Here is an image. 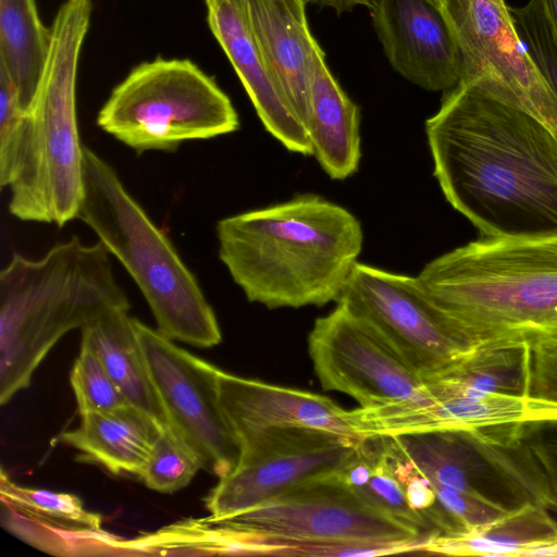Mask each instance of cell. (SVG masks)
I'll use <instances>...</instances> for the list:
<instances>
[{"label": "cell", "instance_id": "cell-33", "mask_svg": "<svg viewBox=\"0 0 557 557\" xmlns=\"http://www.w3.org/2000/svg\"><path fill=\"white\" fill-rule=\"evenodd\" d=\"M307 3L318 5L320 8H330L338 14L350 11L355 7L364 5L370 9L375 0H304Z\"/></svg>", "mask_w": 557, "mask_h": 557}, {"label": "cell", "instance_id": "cell-21", "mask_svg": "<svg viewBox=\"0 0 557 557\" xmlns=\"http://www.w3.org/2000/svg\"><path fill=\"white\" fill-rule=\"evenodd\" d=\"M306 129L313 156L333 180L351 176L361 158L360 108L332 75L325 53L313 55Z\"/></svg>", "mask_w": 557, "mask_h": 557}, {"label": "cell", "instance_id": "cell-11", "mask_svg": "<svg viewBox=\"0 0 557 557\" xmlns=\"http://www.w3.org/2000/svg\"><path fill=\"white\" fill-rule=\"evenodd\" d=\"M361 438L307 426H274L244 434L238 437L237 468L220 479L207 496L206 507L213 518L227 517L333 473Z\"/></svg>", "mask_w": 557, "mask_h": 557}, {"label": "cell", "instance_id": "cell-27", "mask_svg": "<svg viewBox=\"0 0 557 557\" xmlns=\"http://www.w3.org/2000/svg\"><path fill=\"white\" fill-rule=\"evenodd\" d=\"M387 437L434 487L482 492L475 485V478L484 461L467 432L425 431Z\"/></svg>", "mask_w": 557, "mask_h": 557}, {"label": "cell", "instance_id": "cell-6", "mask_svg": "<svg viewBox=\"0 0 557 557\" xmlns=\"http://www.w3.org/2000/svg\"><path fill=\"white\" fill-rule=\"evenodd\" d=\"M77 219L133 278L157 330L172 341L210 348L221 329L196 276L165 233L128 193L116 171L84 146V191Z\"/></svg>", "mask_w": 557, "mask_h": 557}, {"label": "cell", "instance_id": "cell-19", "mask_svg": "<svg viewBox=\"0 0 557 557\" xmlns=\"http://www.w3.org/2000/svg\"><path fill=\"white\" fill-rule=\"evenodd\" d=\"M244 3L265 64L305 125L313 55L320 45L311 34L309 23L299 20L283 3L274 0H244Z\"/></svg>", "mask_w": 557, "mask_h": 557}, {"label": "cell", "instance_id": "cell-24", "mask_svg": "<svg viewBox=\"0 0 557 557\" xmlns=\"http://www.w3.org/2000/svg\"><path fill=\"white\" fill-rule=\"evenodd\" d=\"M530 343L504 342L471 348L424 380L432 400L476 398L490 393L529 396Z\"/></svg>", "mask_w": 557, "mask_h": 557}, {"label": "cell", "instance_id": "cell-28", "mask_svg": "<svg viewBox=\"0 0 557 557\" xmlns=\"http://www.w3.org/2000/svg\"><path fill=\"white\" fill-rule=\"evenodd\" d=\"M199 469L197 456L170 426H164L139 476L153 491L173 493L188 485Z\"/></svg>", "mask_w": 557, "mask_h": 557}, {"label": "cell", "instance_id": "cell-14", "mask_svg": "<svg viewBox=\"0 0 557 557\" xmlns=\"http://www.w3.org/2000/svg\"><path fill=\"white\" fill-rule=\"evenodd\" d=\"M372 23L392 67L430 91H447L463 78L457 41L431 0H375Z\"/></svg>", "mask_w": 557, "mask_h": 557}, {"label": "cell", "instance_id": "cell-16", "mask_svg": "<svg viewBox=\"0 0 557 557\" xmlns=\"http://www.w3.org/2000/svg\"><path fill=\"white\" fill-rule=\"evenodd\" d=\"M537 423H557V403L503 393L423 405L404 403L370 408L362 414L363 431L372 436L425 431L485 433Z\"/></svg>", "mask_w": 557, "mask_h": 557}, {"label": "cell", "instance_id": "cell-18", "mask_svg": "<svg viewBox=\"0 0 557 557\" xmlns=\"http://www.w3.org/2000/svg\"><path fill=\"white\" fill-rule=\"evenodd\" d=\"M218 383L223 410L237 437L274 426H307L361 438L351 426L347 410L324 395L222 370Z\"/></svg>", "mask_w": 557, "mask_h": 557}, {"label": "cell", "instance_id": "cell-12", "mask_svg": "<svg viewBox=\"0 0 557 557\" xmlns=\"http://www.w3.org/2000/svg\"><path fill=\"white\" fill-rule=\"evenodd\" d=\"M463 78L515 101L557 136V98L519 37L505 0H441Z\"/></svg>", "mask_w": 557, "mask_h": 557}, {"label": "cell", "instance_id": "cell-20", "mask_svg": "<svg viewBox=\"0 0 557 557\" xmlns=\"http://www.w3.org/2000/svg\"><path fill=\"white\" fill-rule=\"evenodd\" d=\"M532 502L468 529L433 533L423 553L449 556H557V521Z\"/></svg>", "mask_w": 557, "mask_h": 557}, {"label": "cell", "instance_id": "cell-3", "mask_svg": "<svg viewBox=\"0 0 557 557\" xmlns=\"http://www.w3.org/2000/svg\"><path fill=\"white\" fill-rule=\"evenodd\" d=\"M466 347L557 336V234L480 237L417 276Z\"/></svg>", "mask_w": 557, "mask_h": 557}, {"label": "cell", "instance_id": "cell-35", "mask_svg": "<svg viewBox=\"0 0 557 557\" xmlns=\"http://www.w3.org/2000/svg\"><path fill=\"white\" fill-rule=\"evenodd\" d=\"M540 2L557 34V0H540Z\"/></svg>", "mask_w": 557, "mask_h": 557}, {"label": "cell", "instance_id": "cell-1", "mask_svg": "<svg viewBox=\"0 0 557 557\" xmlns=\"http://www.w3.org/2000/svg\"><path fill=\"white\" fill-rule=\"evenodd\" d=\"M425 134L446 200L481 237L557 234V136L525 108L461 81Z\"/></svg>", "mask_w": 557, "mask_h": 557}, {"label": "cell", "instance_id": "cell-8", "mask_svg": "<svg viewBox=\"0 0 557 557\" xmlns=\"http://www.w3.org/2000/svg\"><path fill=\"white\" fill-rule=\"evenodd\" d=\"M209 517L245 534L252 555L288 556L300 546L336 543L397 544L423 553L430 536L369 505L335 472L244 511Z\"/></svg>", "mask_w": 557, "mask_h": 557}, {"label": "cell", "instance_id": "cell-26", "mask_svg": "<svg viewBox=\"0 0 557 557\" xmlns=\"http://www.w3.org/2000/svg\"><path fill=\"white\" fill-rule=\"evenodd\" d=\"M51 44L36 0H0V66L9 74L24 113L36 94Z\"/></svg>", "mask_w": 557, "mask_h": 557}, {"label": "cell", "instance_id": "cell-9", "mask_svg": "<svg viewBox=\"0 0 557 557\" xmlns=\"http://www.w3.org/2000/svg\"><path fill=\"white\" fill-rule=\"evenodd\" d=\"M148 370L169 426L219 479L240 460V444L221 404L214 366L134 318Z\"/></svg>", "mask_w": 557, "mask_h": 557}, {"label": "cell", "instance_id": "cell-7", "mask_svg": "<svg viewBox=\"0 0 557 557\" xmlns=\"http://www.w3.org/2000/svg\"><path fill=\"white\" fill-rule=\"evenodd\" d=\"M97 125L137 153L234 133L239 117L215 79L189 59L136 65L111 91Z\"/></svg>", "mask_w": 557, "mask_h": 557}, {"label": "cell", "instance_id": "cell-2", "mask_svg": "<svg viewBox=\"0 0 557 557\" xmlns=\"http://www.w3.org/2000/svg\"><path fill=\"white\" fill-rule=\"evenodd\" d=\"M216 237L235 284L269 309L337 302L363 243L360 221L315 194L223 218Z\"/></svg>", "mask_w": 557, "mask_h": 557}, {"label": "cell", "instance_id": "cell-23", "mask_svg": "<svg viewBox=\"0 0 557 557\" xmlns=\"http://www.w3.org/2000/svg\"><path fill=\"white\" fill-rule=\"evenodd\" d=\"M524 426H510L488 441L467 433L487 468L513 495L557 512V436L529 438Z\"/></svg>", "mask_w": 557, "mask_h": 557}, {"label": "cell", "instance_id": "cell-17", "mask_svg": "<svg viewBox=\"0 0 557 557\" xmlns=\"http://www.w3.org/2000/svg\"><path fill=\"white\" fill-rule=\"evenodd\" d=\"M207 23L265 129L292 152L313 154L307 129L272 77L250 29L244 0H202Z\"/></svg>", "mask_w": 557, "mask_h": 557}, {"label": "cell", "instance_id": "cell-32", "mask_svg": "<svg viewBox=\"0 0 557 557\" xmlns=\"http://www.w3.org/2000/svg\"><path fill=\"white\" fill-rule=\"evenodd\" d=\"M529 396L557 403V336L530 342Z\"/></svg>", "mask_w": 557, "mask_h": 557}, {"label": "cell", "instance_id": "cell-31", "mask_svg": "<svg viewBox=\"0 0 557 557\" xmlns=\"http://www.w3.org/2000/svg\"><path fill=\"white\" fill-rule=\"evenodd\" d=\"M25 137V113L15 87L0 66V185L10 186L15 178Z\"/></svg>", "mask_w": 557, "mask_h": 557}, {"label": "cell", "instance_id": "cell-15", "mask_svg": "<svg viewBox=\"0 0 557 557\" xmlns=\"http://www.w3.org/2000/svg\"><path fill=\"white\" fill-rule=\"evenodd\" d=\"M0 495L3 527L38 549L60 556L123 553V541L73 494L20 486L2 471Z\"/></svg>", "mask_w": 557, "mask_h": 557}, {"label": "cell", "instance_id": "cell-29", "mask_svg": "<svg viewBox=\"0 0 557 557\" xmlns=\"http://www.w3.org/2000/svg\"><path fill=\"white\" fill-rule=\"evenodd\" d=\"M70 380L81 416L129 404L98 356L85 344L81 343V351L72 368Z\"/></svg>", "mask_w": 557, "mask_h": 557}, {"label": "cell", "instance_id": "cell-36", "mask_svg": "<svg viewBox=\"0 0 557 557\" xmlns=\"http://www.w3.org/2000/svg\"><path fill=\"white\" fill-rule=\"evenodd\" d=\"M431 1H433L435 4L438 5L441 0H431Z\"/></svg>", "mask_w": 557, "mask_h": 557}, {"label": "cell", "instance_id": "cell-4", "mask_svg": "<svg viewBox=\"0 0 557 557\" xmlns=\"http://www.w3.org/2000/svg\"><path fill=\"white\" fill-rule=\"evenodd\" d=\"M109 251L78 237L44 257L14 253L0 272V404L26 388L55 343L113 309L131 308Z\"/></svg>", "mask_w": 557, "mask_h": 557}, {"label": "cell", "instance_id": "cell-30", "mask_svg": "<svg viewBox=\"0 0 557 557\" xmlns=\"http://www.w3.org/2000/svg\"><path fill=\"white\" fill-rule=\"evenodd\" d=\"M509 11L519 37L557 98V34L540 0Z\"/></svg>", "mask_w": 557, "mask_h": 557}, {"label": "cell", "instance_id": "cell-25", "mask_svg": "<svg viewBox=\"0 0 557 557\" xmlns=\"http://www.w3.org/2000/svg\"><path fill=\"white\" fill-rule=\"evenodd\" d=\"M128 310L113 309L87 324L82 344L98 356L127 403L169 426Z\"/></svg>", "mask_w": 557, "mask_h": 557}, {"label": "cell", "instance_id": "cell-13", "mask_svg": "<svg viewBox=\"0 0 557 557\" xmlns=\"http://www.w3.org/2000/svg\"><path fill=\"white\" fill-rule=\"evenodd\" d=\"M339 300L371 323L423 381L470 350L453 335L417 276L357 262Z\"/></svg>", "mask_w": 557, "mask_h": 557}, {"label": "cell", "instance_id": "cell-10", "mask_svg": "<svg viewBox=\"0 0 557 557\" xmlns=\"http://www.w3.org/2000/svg\"><path fill=\"white\" fill-rule=\"evenodd\" d=\"M308 350L322 388L347 394L362 408L432 400L423 380L343 300L314 321Z\"/></svg>", "mask_w": 557, "mask_h": 557}, {"label": "cell", "instance_id": "cell-22", "mask_svg": "<svg viewBox=\"0 0 557 557\" xmlns=\"http://www.w3.org/2000/svg\"><path fill=\"white\" fill-rule=\"evenodd\" d=\"M78 428L60 440L112 473L143 472L162 426L146 411L126 404L81 416Z\"/></svg>", "mask_w": 557, "mask_h": 557}, {"label": "cell", "instance_id": "cell-34", "mask_svg": "<svg viewBox=\"0 0 557 557\" xmlns=\"http://www.w3.org/2000/svg\"><path fill=\"white\" fill-rule=\"evenodd\" d=\"M283 3L299 20L308 22L306 15V2L304 0H274Z\"/></svg>", "mask_w": 557, "mask_h": 557}, {"label": "cell", "instance_id": "cell-5", "mask_svg": "<svg viewBox=\"0 0 557 557\" xmlns=\"http://www.w3.org/2000/svg\"><path fill=\"white\" fill-rule=\"evenodd\" d=\"M91 13V0H66L50 26L49 54L25 113L22 154L9 186L10 213L21 221L62 227L77 219L84 191V146L76 82Z\"/></svg>", "mask_w": 557, "mask_h": 557}]
</instances>
